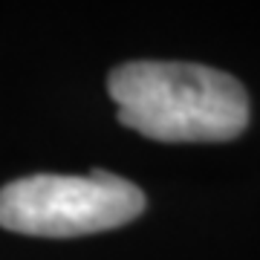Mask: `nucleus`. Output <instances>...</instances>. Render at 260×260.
<instances>
[{
  "instance_id": "nucleus-1",
  "label": "nucleus",
  "mask_w": 260,
  "mask_h": 260,
  "mask_svg": "<svg viewBox=\"0 0 260 260\" xmlns=\"http://www.w3.org/2000/svg\"><path fill=\"white\" fill-rule=\"evenodd\" d=\"M124 127L156 142H229L249 124V95L234 75L185 61H130L107 75Z\"/></svg>"
},
{
  "instance_id": "nucleus-2",
  "label": "nucleus",
  "mask_w": 260,
  "mask_h": 260,
  "mask_svg": "<svg viewBox=\"0 0 260 260\" xmlns=\"http://www.w3.org/2000/svg\"><path fill=\"white\" fill-rule=\"evenodd\" d=\"M145 205L142 188L110 171L32 174L0 188V229L67 240L127 225Z\"/></svg>"
}]
</instances>
